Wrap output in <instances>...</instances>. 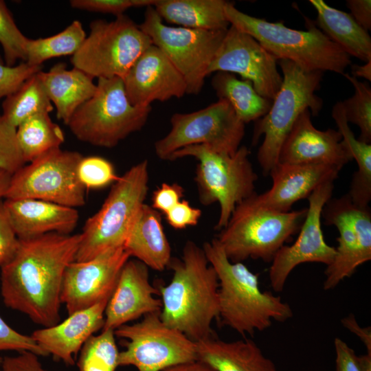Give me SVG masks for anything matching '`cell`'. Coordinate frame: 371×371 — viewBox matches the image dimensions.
<instances>
[{"instance_id":"cell-34","label":"cell","mask_w":371,"mask_h":371,"mask_svg":"<svg viewBox=\"0 0 371 371\" xmlns=\"http://www.w3.org/2000/svg\"><path fill=\"white\" fill-rule=\"evenodd\" d=\"M86 37L82 23L75 20L57 34L47 38L29 39L26 45L25 62L32 66H41L44 61L52 58L73 56Z\"/></svg>"},{"instance_id":"cell-15","label":"cell","mask_w":371,"mask_h":371,"mask_svg":"<svg viewBox=\"0 0 371 371\" xmlns=\"http://www.w3.org/2000/svg\"><path fill=\"white\" fill-rule=\"evenodd\" d=\"M322 218L339 232L335 256L324 272L323 287L328 291L371 260V210L370 206L356 205L346 194L330 198L322 209Z\"/></svg>"},{"instance_id":"cell-39","label":"cell","mask_w":371,"mask_h":371,"mask_svg":"<svg viewBox=\"0 0 371 371\" xmlns=\"http://www.w3.org/2000/svg\"><path fill=\"white\" fill-rule=\"evenodd\" d=\"M16 128L0 115V170L13 175L25 165Z\"/></svg>"},{"instance_id":"cell-51","label":"cell","mask_w":371,"mask_h":371,"mask_svg":"<svg viewBox=\"0 0 371 371\" xmlns=\"http://www.w3.org/2000/svg\"><path fill=\"white\" fill-rule=\"evenodd\" d=\"M350 66L352 76L356 78H363L369 82L371 81V60L363 65L351 64Z\"/></svg>"},{"instance_id":"cell-32","label":"cell","mask_w":371,"mask_h":371,"mask_svg":"<svg viewBox=\"0 0 371 371\" xmlns=\"http://www.w3.org/2000/svg\"><path fill=\"white\" fill-rule=\"evenodd\" d=\"M16 137L25 162L59 148L65 141L61 128L47 113L34 115L16 128Z\"/></svg>"},{"instance_id":"cell-21","label":"cell","mask_w":371,"mask_h":371,"mask_svg":"<svg viewBox=\"0 0 371 371\" xmlns=\"http://www.w3.org/2000/svg\"><path fill=\"white\" fill-rule=\"evenodd\" d=\"M311 115L309 109L300 115L281 146L278 163H324L342 168L352 159L341 134L333 128H316Z\"/></svg>"},{"instance_id":"cell-7","label":"cell","mask_w":371,"mask_h":371,"mask_svg":"<svg viewBox=\"0 0 371 371\" xmlns=\"http://www.w3.org/2000/svg\"><path fill=\"white\" fill-rule=\"evenodd\" d=\"M148 162L131 167L111 188L100 209L85 223L75 258L85 262L124 247L148 191Z\"/></svg>"},{"instance_id":"cell-6","label":"cell","mask_w":371,"mask_h":371,"mask_svg":"<svg viewBox=\"0 0 371 371\" xmlns=\"http://www.w3.org/2000/svg\"><path fill=\"white\" fill-rule=\"evenodd\" d=\"M278 65L282 73L281 87L268 113L256 121L251 140L255 146L264 135L257 160L265 175L278 164L281 146L300 115L309 109L317 116L323 106L315 91L320 88L324 71H305L288 60H278Z\"/></svg>"},{"instance_id":"cell-4","label":"cell","mask_w":371,"mask_h":371,"mask_svg":"<svg viewBox=\"0 0 371 371\" xmlns=\"http://www.w3.org/2000/svg\"><path fill=\"white\" fill-rule=\"evenodd\" d=\"M225 14L230 25L254 38L278 60H290L305 71L342 75L352 64L350 56L310 19H305L306 30H294L282 21L269 22L245 14L229 1Z\"/></svg>"},{"instance_id":"cell-31","label":"cell","mask_w":371,"mask_h":371,"mask_svg":"<svg viewBox=\"0 0 371 371\" xmlns=\"http://www.w3.org/2000/svg\"><path fill=\"white\" fill-rule=\"evenodd\" d=\"M211 85L218 100L227 101L245 124L262 117L271 106L272 100L261 96L249 80L234 74L216 72Z\"/></svg>"},{"instance_id":"cell-45","label":"cell","mask_w":371,"mask_h":371,"mask_svg":"<svg viewBox=\"0 0 371 371\" xmlns=\"http://www.w3.org/2000/svg\"><path fill=\"white\" fill-rule=\"evenodd\" d=\"M18 241L7 216L3 201L0 200V267L12 256Z\"/></svg>"},{"instance_id":"cell-18","label":"cell","mask_w":371,"mask_h":371,"mask_svg":"<svg viewBox=\"0 0 371 371\" xmlns=\"http://www.w3.org/2000/svg\"><path fill=\"white\" fill-rule=\"evenodd\" d=\"M129 258L124 247H120L87 261L71 262L64 274L60 296L68 314L110 298L120 273Z\"/></svg>"},{"instance_id":"cell-43","label":"cell","mask_w":371,"mask_h":371,"mask_svg":"<svg viewBox=\"0 0 371 371\" xmlns=\"http://www.w3.org/2000/svg\"><path fill=\"white\" fill-rule=\"evenodd\" d=\"M72 8L89 12L111 14L116 16L133 7V0H71Z\"/></svg>"},{"instance_id":"cell-41","label":"cell","mask_w":371,"mask_h":371,"mask_svg":"<svg viewBox=\"0 0 371 371\" xmlns=\"http://www.w3.org/2000/svg\"><path fill=\"white\" fill-rule=\"evenodd\" d=\"M3 350H16L19 352L28 351L38 357L48 356L31 335L18 333L0 316V351Z\"/></svg>"},{"instance_id":"cell-28","label":"cell","mask_w":371,"mask_h":371,"mask_svg":"<svg viewBox=\"0 0 371 371\" xmlns=\"http://www.w3.org/2000/svg\"><path fill=\"white\" fill-rule=\"evenodd\" d=\"M317 11V27L350 56L371 60V37L346 12L330 7L322 0H309Z\"/></svg>"},{"instance_id":"cell-33","label":"cell","mask_w":371,"mask_h":371,"mask_svg":"<svg viewBox=\"0 0 371 371\" xmlns=\"http://www.w3.org/2000/svg\"><path fill=\"white\" fill-rule=\"evenodd\" d=\"M39 72L27 79L2 103V116L16 128L34 115L49 113L54 109Z\"/></svg>"},{"instance_id":"cell-53","label":"cell","mask_w":371,"mask_h":371,"mask_svg":"<svg viewBox=\"0 0 371 371\" xmlns=\"http://www.w3.org/2000/svg\"><path fill=\"white\" fill-rule=\"evenodd\" d=\"M357 361L361 371H371V354L357 355Z\"/></svg>"},{"instance_id":"cell-23","label":"cell","mask_w":371,"mask_h":371,"mask_svg":"<svg viewBox=\"0 0 371 371\" xmlns=\"http://www.w3.org/2000/svg\"><path fill=\"white\" fill-rule=\"evenodd\" d=\"M109 300L69 315L61 323L34 330L31 337L48 356L72 366L74 356L95 333L102 329Z\"/></svg>"},{"instance_id":"cell-30","label":"cell","mask_w":371,"mask_h":371,"mask_svg":"<svg viewBox=\"0 0 371 371\" xmlns=\"http://www.w3.org/2000/svg\"><path fill=\"white\" fill-rule=\"evenodd\" d=\"M332 117L341 135L342 142L357 165L348 194L357 206L368 207L371 201V144L355 137L345 117L341 101L333 106Z\"/></svg>"},{"instance_id":"cell-44","label":"cell","mask_w":371,"mask_h":371,"mask_svg":"<svg viewBox=\"0 0 371 371\" xmlns=\"http://www.w3.org/2000/svg\"><path fill=\"white\" fill-rule=\"evenodd\" d=\"M183 193L184 190L181 185L163 183L153 193L151 207L165 214L182 200Z\"/></svg>"},{"instance_id":"cell-25","label":"cell","mask_w":371,"mask_h":371,"mask_svg":"<svg viewBox=\"0 0 371 371\" xmlns=\"http://www.w3.org/2000/svg\"><path fill=\"white\" fill-rule=\"evenodd\" d=\"M196 358L214 371H277L254 341H226L214 335L196 342Z\"/></svg>"},{"instance_id":"cell-10","label":"cell","mask_w":371,"mask_h":371,"mask_svg":"<svg viewBox=\"0 0 371 371\" xmlns=\"http://www.w3.org/2000/svg\"><path fill=\"white\" fill-rule=\"evenodd\" d=\"M149 36L125 14L113 21L95 20L90 33L72 56L74 67L92 78L122 79L150 46Z\"/></svg>"},{"instance_id":"cell-11","label":"cell","mask_w":371,"mask_h":371,"mask_svg":"<svg viewBox=\"0 0 371 371\" xmlns=\"http://www.w3.org/2000/svg\"><path fill=\"white\" fill-rule=\"evenodd\" d=\"M140 29L183 76L187 94H198L227 30H203L166 25L153 6L146 8Z\"/></svg>"},{"instance_id":"cell-42","label":"cell","mask_w":371,"mask_h":371,"mask_svg":"<svg viewBox=\"0 0 371 371\" xmlns=\"http://www.w3.org/2000/svg\"><path fill=\"white\" fill-rule=\"evenodd\" d=\"M167 223L174 229H183L198 224L201 210L182 199L165 214Z\"/></svg>"},{"instance_id":"cell-17","label":"cell","mask_w":371,"mask_h":371,"mask_svg":"<svg viewBox=\"0 0 371 371\" xmlns=\"http://www.w3.org/2000/svg\"><path fill=\"white\" fill-rule=\"evenodd\" d=\"M239 74L262 97L273 100L282 83L278 60L250 35L230 25L208 69Z\"/></svg>"},{"instance_id":"cell-50","label":"cell","mask_w":371,"mask_h":371,"mask_svg":"<svg viewBox=\"0 0 371 371\" xmlns=\"http://www.w3.org/2000/svg\"><path fill=\"white\" fill-rule=\"evenodd\" d=\"M163 371H214L210 366L199 361L194 360L177 364Z\"/></svg>"},{"instance_id":"cell-37","label":"cell","mask_w":371,"mask_h":371,"mask_svg":"<svg viewBox=\"0 0 371 371\" xmlns=\"http://www.w3.org/2000/svg\"><path fill=\"white\" fill-rule=\"evenodd\" d=\"M28 40L17 27L5 3L0 0V44L8 66L13 67L19 60L26 61Z\"/></svg>"},{"instance_id":"cell-9","label":"cell","mask_w":371,"mask_h":371,"mask_svg":"<svg viewBox=\"0 0 371 371\" xmlns=\"http://www.w3.org/2000/svg\"><path fill=\"white\" fill-rule=\"evenodd\" d=\"M96 85L94 95L76 109L67 125L79 140L113 148L144 127L152 108L133 105L120 78H98Z\"/></svg>"},{"instance_id":"cell-46","label":"cell","mask_w":371,"mask_h":371,"mask_svg":"<svg viewBox=\"0 0 371 371\" xmlns=\"http://www.w3.org/2000/svg\"><path fill=\"white\" fill-rule=\"evenodd\" d=\"M1 371H48L41 363L38 356L28 351L16 356L5 357L1 363Z\"/></svg>"},{"instance_id":"cell-54","label":"cell","mask_w":371,"mask_h":371,"mask_svg":"<svg viewBox=\"0 0 371 371\" xmlns=\"http://www.w3.org/2000/svg\"><path fill=\"white\" fill-rule=\"evenodd\" d=\"M2 361H3V358L1 357H0V365L2 363Z\"/></svg>"},{"instance_id":"cell-35","label":"cell","mask_w":371,"mask_h":371,"mask_svg":"<svg viewBox=\"0 0 371 371\" xmlns=\"http://www.w3.org/2000/svg\"><path fill=\"white\" fill-rule=\"evenodd\" d=\"M113 330H102L92 335L80 349L77 363L79 371H115L119 366Z\"/></svg>"},{"instance_id":"cell-13","label":"cell","mask_w":371,"mask_h":371,"mask_svg":"<svg viewBox=\"0 0 371 371\" xmlns=\"http://www.w3.org/2000/svg\"><path fill=\"white\" fill-rule=\"evenodd\" d=\"M82 157L60 148L47 152L12 175L5 199H39L74 208L84 205L85 188L77 175Z\"/></svg>"},{"instance_id":"cell-3","label":"cell","mask_w":371,"mask_h":371,"mask_svg":"<svg viewBox=\"0 0 371 371\" xmlns=\"http://www.w3.org/2000/svg\"><path fill=\"white\" fill-rule=\"evenodd\" d=\"M218 280V318L244 337L269 328L273 321L292 318L291 306L280 296L262 291L259 274L241 262H232L214 238L202 247Z\"/></svg>"},{"instance_id":"cell-19","label":"cell","mask_w":371,"mask_h":371,"mask_svg":"<svg viewBox=\"0 0 371 371\" xmlns=\"http://www.w3.org/2000/svg\"><path fill=\"white\" fill-rule=\"evenodd\" d=\"M130 102L150 106L187 94V85L178 70L157 46L150 45L135 61L122 79Z\"/></svg>"},{"instance_id":"cell-26","label":"cell","mask_w":371,"mask_h":371,"mask_svg":"<svg viewBox=\"0 0 371 371\" xmlns=\"http://www.w3.org/2000/svg\"><path fill=\"white\" fill-rule=\"evenodd\" d=\"M124 248L148 268L161 271L172 260L171 248L161 223V214L144 203Z\"/></svg>"},{"instance_id":"cell-52","label":"cell","mask_w":371,"mask_h":371,"mask_svg":"<svg viewBox=\"0 0 371 371\" xmlns=\"http://www.w3.org/2000/svg\"><path fill=\"white\" fill-rule=\"evenodd\" d=\"M12 175L10 173L0 170V200L4 198L5 193L8 189Z\"/></svg>"},{"instance_id":"cell-48","label":"cell","mask_w":371,"mask_h":371,"mask_svg":"<svg viewBox=\"0 0 371 371\" xmlns=\"http://www.w3.org/2000/svg\"><path fill=\"white\" fill-rule=\"evenodd\" d=\"M346 6L355 21L367 32L371 30V1L347 0Z\"/></svg>"},{"instance_id":"cell-8","label":"cell","mask_w":371,"mask_h":371,"mask_svg":"<svg viewBox=\"0 0 371 371\" xmlns=\"http://www.w3.org/2000/svg\"><path fill=\"white\" fill-rule=\"evenodd\" d=\"M250 151L241 146L234 155L216 152L204 145H192L174 153L170 161L192 157L198 161L194 181L201 204L220 206L215 229L224 228L236 206L252 196L258 176L249 159Z\"/></svg>"},{"instance_id":"cell-12","label":"cell","mask_w":371,"mask_h":371,"mask_svg":"<svg viewBox=\"0 0 371 371\" xmlns=\"http://www.w3.org/2000/svg\"><path fill=\"white\" fill-rule=\"evenodd\" d=\"M171 129L155 143L158 158L170 160L176 151L192 145H204L219 153L234 155L240 146L245 124L225 100L190 113H176Z\"/></svg>"},{"instance_id":"cell-14","label":"cell","mask_w":371,"mask_h":371,"mask_svg":"<svg viewBox=\"0 0 371 371\" xmlns=\"http://www.w3.org/2000/svg\"><path fill=\"white\" fill-rule=\"evenodd\" d=\"M114 333L125 340V349L119 352V366H132L137 371H163L197 359L196 342L166 325L160 313L146 315L135 324L122 325Z\"/></svg>"},{"instance_id":"cell-55","label":"cell","mask_w":371,"mask_h":371,"mask_svg":"<svg viewBox=\"0 0 371 371\" xmlns=\"http://www.w3.org/2000/svg\"><path fill=\"white\" fill-rule=\"evenodd\" d=\"M0 371H1V370H0Z\"/></svg>"},{"instance_id":"cell-16","label":"cell","mask_w":371,"mask_h":371,"mask_svg":"<svg viewBox=\"0 0 371 371\" xmlns=\"http://www.w3.org/2000/svg\"><path fill=\"white\" fill-rule=\"evenodd\" d=\"M334 181H328L317 188L307 198L308 206L295 241L284 245L271 262L269 271L270 285L275 292H282L288 277L298 265L317 262L326 266L332 263L335 247L325 240L322 229V212L331 198Z\"/></svg>"},{"instance_id":"cell-29","label":"cell","mask_w":371,"mask_h":371,"mask_svg":"<svg viewBox=\"0 0 371 371\" xmlns=\"http://www.w3.org/2000/svg\"><path fill=\"white\" fill-rule=\"evenodd\" d=\"M224 0H157L153 6L164 21L179 27L203 30H227Z\"/></svg>"},{"instance_id":"cell-5","label":"cell","mask_w":371,"mask_h":371,"mask_svg":"<svg viewBox=\"0 0 371 371\" xmlns=\"http://www.w3.org/2000/svg\"><path fill=\"white\" fill-rule=\"evenodd\" d=\"M256 192L239 203L216 238L234 262L249 258L271 262L279 249L299 232L307 209L278 212L262 205Z\"/></svg>"},{"instance_id":"cell-40","label":"cell","mask_w":371,"mask_h":371,"mask_svg":"<svg viewBox=\"0 0 371 371\" xmlns=\"http://www.w3.org/2000/svg\"><path fill=\"white\" fill-rule=\"evenodd\" d=\"M41 69V66H32L26 62L10 67L0 56V98L15 92L27 79Z\"/></svg>"},{"instance_id":"cell-20","label":"cell","mask_w":371,"mask_h":371,"mask_svg":"<svg viewBox=\"0 0 371 371\" xmlns=\"http://www.w3.org/2000/svg\"><path fill=\"white\" fill-rule=\"evenodd\" d=\"M158 293L150 282L148 267L137 260H128L106 304L102 330H115L140 317L160 313L161 300L155 296Z\"/></svg>"},{"instance_id":"cell-38","label":"cell","mask_w":371,"mask_h":371,"mask_svg":"<svg viewBox=\"0 0 371 371\" xmlns=\"http://www.w3.org/2000/svg\"><path fill=\"white\" fill-rule=\"evenodd\" d=\"M77 175L86 189H98L114 183L119 177L113 165L99 156L82 157L78 164Z\"/></svg>"},{"instance_id":"cell-1","label":"cell","mask_w":371,"mask_h":371,"mask_svg":"<svg viewBox=\"0 0 371 371\" xmlns=\"http://www.w3.org/2000/svg\"><path fill=\"white\" fill-rule=\"evenodd\" d=\"M80 239V234L58 233L19 239L12 256L1 267L5 306L43 327L58 324L64 274L75 261Z\"/></svg>"},{"instance_id":"cell-22","label":"cell","mask_w":371,"mask_h":371,"mask_svg":"<svg viewBox=\"0 0 371 371\" xmlns=\"http://www.w3.org/2000/svg\"><path fill=\"white\" fill-rule=\"evenodd\" d=\"M341 168L324 163L287 164L278 163L269 172L271 187L256 194L264 206L278 212H290L297 201L307 199L319 186L335 181Z\"/></svg>"},{"instance_id":"cell-36","label":"cell","mask_w":371,"mask_h":371,"mask_svg":"<svg viewBox=\"0 0 371 371\" xmlns=\"http://www.w3.org/2000/svg\"><path fill=\"white\" fill-rule=\"evenodd\" d=\"M344 77L353 85L352 96L341 101L344 115L348 123H352L360 129L359 140L371 142V89L366 82H361L349 74Z\"/></svg>"},{"instance_id":"cell-24","label":"cell","mask_w":371,"mask_h":371,"mask_svg":"<svg viewBox=\"0 0 371 371\" xmlns=\"http://www.w3.org/2000/svg\"><path fill=\"white\" fill-rule=\"evenodd\" d=\"M3 205L19 239L49 233L70 234L79 218L76 208L39 199H5Z\"/></svg>"},{"instance_id":"cell-2","label":"cell","mask_w":371,"mask_h":371,"mask_svg":"<svg viewBox=\"0 0 371 371\" xmlns=\"http://www.w3.org/2000/svg\"><path fill=\"white\" fill-rule=\"evenodd\" d=\"M172 278L158 289L161 320L197 342L212 336L218 318V280L202 247L186 243L180 259L171 260Z\"/></svg>"},{"instance_id":"cell-49","label":"cell","mask_w":371,"mask_h":371,"mask_svg":"<svg viewBox=\"0 0 371 371\" xmlns=\"http://www.w3.org/2000/svg\"><path fill=\"white\" fill-rule=\"evenodd\" d=\"M341 322L345 328L359 339L366 347L367 353L371 354V328L361 326L352 313L342 318Z\"/></svg>"},{"instance_id":"cell-27","label":"cell","mask_w":371,"mask_h":371,"mask_svg":"<svg viewBox=\"0 0 371 371\" xmlns=\"http://www.w3.org/2000/svg\"><path fill=\"white\" fill-rule=\"evenodd\" d=\"M39 76L50 101L56 109L57 117L67 125L76 109L95 93L97 85L91 76L66 64L58 63Z\"/></svg>"},{"instance_id":"cell-47","label":"cell","mask_w":371,"mask_h":371,"mask_svg":"<svg viewBox=\"0 0 371 371\" xmlns=\"http://www.w3.org/2000/svg\"><path fill=\"white\" fill-rule=\"evenodd\" d=\"M335 352V371H361L357 355L354 350L343 339H334Z\"/></svg>"}]
</instances>
